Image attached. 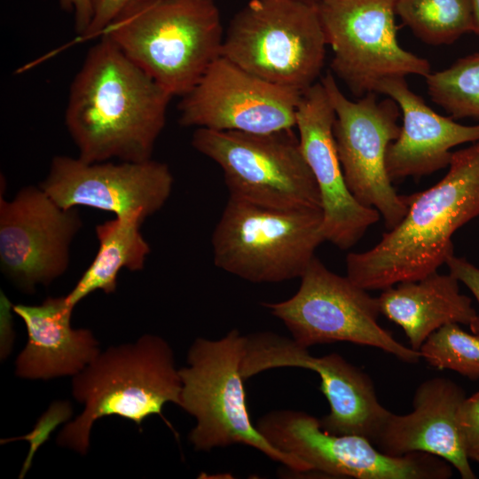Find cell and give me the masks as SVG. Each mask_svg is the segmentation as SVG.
Returning <instances> with one entry per match:
<instances>
[{"instance_id":"obj_1","label":"cell","mask_w":479,"mask_h":479,"mask_svg":"<svg viewBox=\"0 0 479 479\" xmlns=\"http://www.w3.org/2000/svg\"><path fill=\"white\" fill-rule=\"evenodd\" d=\"M100 38L71 83L65 112L78 158L150 160L173 96L110 38Z\"/></svg>"},{"instance_id":"obj_2","label":"cell","mask_w":479,"mask_h":479,"mask_svg":"<svg viewBox=\"0 0 479 479\" xmlns=\"http://www.w3.org/2000/svg\"><path fill=\"white\" fill-rule=\"evenodd\" d=\"M405 200L397 226L372 248L346 257L347 276L367 291L420 279L454 255L453 234L479 216V140L452 152L444 177Z\"/></svg>"},{"instance_id":"obj_3","label":"cell","mask_w":479,"mask_h":479,"mask_svg":"<svg viewBox=\"0 0 479 479\" xmlns=\"http://www.w3.org/2000/svg\"><path fill=\"white\" fill-rule=\"evenodd\" d=\"M103 35L173 97L221 57L224 36L216 0H132Z\"/></svg>"},{"instance_id":"obj_4","label":"cell","mask_w":479,"mask_h":479,"mask_svg":"<svg viewBox=\"0 0 479 479\" xmlns=\"http://www.w3.org/2000/svg\"><path fill=\"white\" fill-rule=\"evenodd\" d=\"M182 382L169 344L145 334L135 342L107 348L73 376L72 394L84 405L67 423L57 443L84 455L98 419L117 415L138 427L153 414L162 416L168 402L178 405Z\"/></svg>"},{"instance_id":"obj_5","label":"cell","mask_w":479,"mask_h":479,"mask_svg":"<svg viewBox=\"0 0 479 479\" xmlns=\"http://www.w3.org/2000/svg\"><path fill=\"white\" fill-rule=\"evenodd\" d=\"M245 335L232 329L218 340L197 338L179 369L178 405L195 420L189 441L209 452L235 444L248 445L294 473H308L298 458L272 445L250 420L240 373Z\"/></svg>"},{"instance_id":"obj_6","label":"cell","mask_w":479,"mask_h":479,"mask_svg":"<svg viewBox=\"0 0 479 479\" xmlns=\"http://www.w3.org/2000/svg\"><path fill=\"white\" fill-rule=\"evenodd\" d=\"M318 5L301 0H250L231 20L221 56L274 84L303 92L326 58Z\"/></svg>"},{"instance_id":"obj_7","label":"cell","mask_w":479,"mask_h":479,"mask_svg":"<svg viewBox=\"0 0 479 479\" xmlns=\"http://www.w3.org/2000/svg\"><path fill=\"white\" fill-rule=\"evenodd\" d=\"M319 208L279 209L229 196L212 234L215 265L252 283L301 278L325 241Z\"/></svg>"},{"instance_id":"obj_8","label":"cell","mask_w":479,"mask_h":479,"mask_svg":"<svg viewBox=\"0 0 479 479\" xmlns=\"http://www.w3.org/2000/svg\"><path fill=\"white\" fill-rule=\"evenodd\" d=\"M192 146L221 168L231 197L279 209H322L319 190L293 130L271 133L198 128Z\"/></svg>"},{"instance_id":"obj_9","label":"cell","mask_w":479,"mask_h":479,"mask_svg":"<svg viewBox=\"0 0 479 479\" xmlns=\"http://www.w3.org/2000/svg\"><path fill=\"white\" fill-rule=\"evenodd\" d=\"M300 279L292 297L263 303L298 344L309 348L349 342L380 349L405 363L420 361V351L403 345L379 325L378 298L347 275L331 271L314 257Z\"/></svg>"},{"instance_id":"obj_10","label":"cell","mask_w":479,"mask_h":479,"mask_svg":"<svg viewBox=\"0 0 479 479\" xmlns=\"http://www.w3.org/2000/svg\"><path fill=\"white\" fill-rule=\"evenodd\" d=\"M256 428L276 448L298 458L308 473L356 479H447L452 466L425 452L390 456L357 435H335L302 411L274 410Z\"/></svg>"},{"instance_id":"obj_11","label":"cell","mask_w":479,"mask_h":479,"mask_svg":"<svg viewBox=\"0 0 479 479\" xmlns=\"http://www.w3.org/2000/svg\"><path fill=\"white\" fill-rule=\"evenodd\" d=\"M320 81L335 113L334 137L346 185L358 202L380 213L390 230L408 209L405 196L397 194L386 169L387 150L400 132V108L376 92L350 100L331 73Z\"/></svg>"},{"instance_id":"obj_12","label":"cell","mask_w":479,"mask_h":479,"mask_svg":"<svg viewBox=\"0 0 479 479\" xmlns=\"http://www.w3.org/2000/svg\"><path fill=\"white\" fill-rule=\"evenodd\" d=\"M396 0H323L318 10L327 45L330 67L358 98L374 92L389 77L431 73L429 62L404 50L397 41Z\"/></svg>"},{"instance_id":"obj_13","label":"cell","mask_w":479,"mask_h":479,"mask_svg":"<svg viewBox=\"0 0 479 479\" xmlns=\"http://www.w3.org/2000/svg\"><path fill=\"white\" fill-rule=\"evenodd\" d=\"M279 367L309 369L319 375L330 406L319 421L328 433L357 435L373 444L392 413L379 402L371 378L341 355L315 357L294 339L271 332L245 335L240 365L245 381Z\"/></svg>"},{"instance_id":"obj_14","label":"cell","mask_w":479,"mask_h":479,"mask_svg":"<svg viewBox=\"0 0 479 479\" xmlns=\"http://www.w3.org/2000/svg\"><path fill=\"white\" fill-rule=\"evenodd\" d=\"M301 94L265 81L221 56L182 97L179 122L184 127L218 131L293 130Z\"/></svg>"},{"instance_id":"obj_15","label":"cell","mask_w":479,"mask_h":479,"mask_svg":"<svg viewBox=\"0 0 479 479\" xmlns=\"http://www.w3.org/2000/svg\"><path fill=\"white\" fill-rule=\"evenodd\" d=\"M81 226L75 208H60L40 186L21 189L11 201L1 197V270L23 292L48 286L67 269Z\"/></svg>"},{"instance_id":"obj_16","label":"cell","mask_w":479,"mask_h":479,"mask_svg":"<svg viewBox=\"0 0 479 479\" xmlns=\"http://www.w3.org/2000/svg\"><path fill=\"white\" fill-rule=\"evenodd\" d=\"M173 182L169 166L152 159L89 163L56 156L39 186L62 208L86 206L144 222L166 203Z\"/></svg>"},{"instance_id":"obj_17","label":"cell","mask_w":479,"mask_h":479,"mask_svg":"<svg viewBox=\"0 0 479 479\" xmlns=\"http://www.w3.org/2000/svg\"><path fill=\"white\" fill-rule=\"evenodd\" d=\"M335 113L321 81L302 92L295 128L322 203V233L340 249L353 247L380 213L362 205L349 190L334 137Z\"/></svg>"},{"instance_id":"obj_18","label":"cell","mask_w":479,"mask_h":479,"mask_svg":"<svg viewBox=\"0 0 479 479\" xmlns=\"http://www.w3.org/2000/svg\"><path fill=\"white\" fill-rule=\"evenodd\" d=\"M466 397L452 380L434 377L423 381L413 396L412 411L391 413L373 444L390 456L435 455L451 464L461 478H476L458 427V411Z\"/></svg>"},{"instance_id":"obj_19","label":"cell","mask_w":479,"mask_h":479,"mask_svg":"<svg viewBox=\"0 0 479 479\" xmlns=\"http://www.w3.org/2000/svg\"><path fill=\"white\" fill-rule=\"evenodd\" d=\"M374 92L394 99L402 115L399 135L386 153L392 182L448 168L453 147L479 140V124H461L437 114L409 88L405 77L385 78Z\"/></svg>"},{"instance_id":"obj_20","label":"cell","mask_w":479,"mask_h":479,"mask_svg":"<svg viewBox=\"0 0 479 479\" xmlns=\"http://www.w3.org/2000/svg\"><path fill=\"white\" fill-rule=\"evenodd\" d=\"M74 307L66 296L48 297L39 305L16 304L27 341L15 361V374L27 380L75 376L100 352L90 330L71 326Z\"/></svg>"},{"instance_id":"obj_21","label":"cell","mask_w":479,"mask_h":479,"mask_svg":"<svg viewBox=\"0 0 479 479\" xmlns=\"http://www.w3.org/2000/svg\"><path fill=\"white\" fill-rule=\"evenodd\" d=\"M459 284L450 272L437 271L417 280L400 282L377 297L381 314L398 325L410 348L419 351L437 329L452 323L468 326L475 316L471 298L460 293Z\"/></svg>"},{"instance_id":"obj_22","label":"cell","mask_w":479,"mask_h":479,"mask_svg":"<svg viewBox=\"0 0 479 479\" xmlns=\"http://www.w3.org/2000/svg\"><path fill=\"white\" fill-rule=\"evenodd\" d=\"M142 223L137 218L115 217L95 227L98 250L74 288L66 295L72 307L75 308L94 291L115 292L118 273L122 269L136 271L144 268L150 247L140 232Z\"/></svg>"},{"instance_id":"obj_23","label":"cell","mask_w":479,"mask_h":479,"mask_svg":"<svg viewBox=\"0 0 479 479\" xmlns=\"http://www.w3.org/2000/svg\"><path fill=\"white\" fill-rule=\"evenodd\" d=\"M396 14L429 45H448L473 33L469 0H396Z\"/></svg>"},{"instance_id":"obj_24","label":"cell","mask_w":479,"mask_h":479,"mask_svg":"<svg viewBox=\"0 0 479 479\" xmlns=\"http://www.w3.org/2000/svg\"><path fill=\"white\" fill-rule=\"evenodd\" d=\"M431 100L453 119L479 121V52L425 77Z\"/></svg>"},{"instance_id":"obj_25","label":"cell","mask_w":479,"mask_h":479,"mask_svg":"<svg viewBox=\"0 0 479 479\" xmlns=\"http://www.w3.org/2000/svg\"><path fill=\"white\" fill-rule=\"evenodd\" d=\"M421 358L439 370L479 379V336L452 323L435 331L420 349Z\"/></svg>"},{"instance_id":"obj_26","label":"cell","mask_w":479,"mask_h":479,"mask_svg":"<svg viewBox=\"0 0 479 479\" xmlns=\"http://www.w3.org/2000/svg\"><path fill=\"white\" fill-rule=\"evenodd\" d=\"M457 420L467 457L479 463V391L464 399Z\"/></svg>"},{"instance_id":"obj_27","label":"cell","mask_w":479,"mask_h":479,"mask_svg":"<svg viewBox=\"0 0 479 479\" xmlns=\"http://www.w3.org/2000/svg\"><path fill=\"white\" fill-rule=\"evenodd\" d=\"M72 412L69 404L67 403H57L51 406V408L40 418L33 432L28 434L25 437L31 443L28 457L27 458L24 467L22 468L21 475L27 472L31 464L30 459L34 456L35 452L39 445L48 438L50 432L56 428V426L66 420H68Z\"/></svg>"},{"instance_id":"obj_28","label":"cell","mask_w":479,"mask_h":479,"mask_svg":"<svg viewBox=\"0 0 479 479\" xmlns=\"http://www.w3.org/2000/svg\"><path fill=\"white\" fill-rule=\"evenodd\" d=\"M449 272L471 292L479 306V267L464 257L452 255L445 263ZM471 332L479 336V311L468 325Z\"/></svg>"},{"instance_id":"obj_29","label":"cell","mask_w":479,"mask_h":479,"mask_svg":"<svg viewBox=\"0 0 479 479\" xmlns=\"http://www.w3.org/2000/svg\"><path fill=\"white\" fill-rule=\"evenodd\" d=\"M132 0H90L92 7L91 22L86 32L80 36L82 40L98 37L116 16Z\"/></svg>"},{"instance_id":"obj_30","label":"cell","mask_w":479,"mask_h":479,"mask_svg":"<svg viewBox=\"0 0 479 479\" xmlns=\"http://www.w3.org/2000/svg\"><path fill=\"white\" fill-rule=\"evenodd\" d=\"M59 6L75 17V27L79 37L88 29L92 19L90 0H58Z\"/></svg>"},{"instance_id":"obj_31","label":"cell","mask_w":479,"mask_h":479,"mask_svg":"<svg viewBox=\"0 0 479 479\" xmlns=\"http://www.w3.org/2000/svg\"><path fill=\"white\" fill-rule=\"evenodd\" d=\"M473 16V33L479 36V0H469Z\"/></svg>"},{"instance_id":"obj_32","label":"cell","mask_w":479,"mask_h":479,"mask_svg":"<svg viewBox=\"0 0 479 479\" xmlns=\"http://www.w3.org/2000/svg\"><path fill=\"white\" fill-rule=\"evenodd\" d=\"M301 1L307 2V3H310V4H318V3H320V2L323 1V0H301Z\"/></svg>"}]
</instances>
